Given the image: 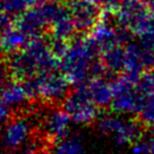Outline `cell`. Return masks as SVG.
<instances>
[{"instance_id":"cell-34","label":"cell","mask_w":154,"mask_h":154,"mask_svg":"<svg viewBox=\"0 0 154 154\" xmlns=\"http://www.w3.org/2000/svg\"><path fill=\"white\" fill-rule=\"evenodd\" d=\"M4 13V8H2V0H0V14Z\"/></svg>"},{"instance_id":"cell-13","label":"cell","mask_w":154,"mask_h":154,"mask_svg":"<svg viewBox=\"0 0 154 154\" xmlns=\"http://www.w3.org/2000/svg\"><path fill=\"white\" fill-rule=\"evenodd\" d=\"M29 40L31 38L27 36V34L23 32L17 25H11L0 33V51L7 56H13L24 48Z\"/></svg>"},{"instance_id":"cell-6","label":"cell","mask_w":154,"mask_h":154,"mask_svg":"<svg viewBox=\"0 0 154 154\" xmlns=\"http://www.w3.org/2000/svg\"><path fill=\"white\" fill-rule=\"evenodd\" d=\"M27 82L36 97L52 104L63 101L69 93L70 83L63 72H57L56 70L42 72Z\"/></svg>"},{"instance_id":"cell-32","label":"cell","mask_w":154,"mask_h":154,"mask_svg":"<svg viewBox=\"0 0 154 154\" xmlns=\"http://www.w3.org/2000/svg\"><path fill=\"white\" fill-rule=\"evenodd\" d=\"M144 1L146 2V5L149 7L151 14L153 15V17H154V0H144Z\"/></svg>"},{"instance_id":"cell-20","label":"cell","mask_w":154,"mask_h":154,"mask_svg":"<svg viewBox=\"0 0 154 154\" xmlns=\"http://www.w3.org/2000/svg\"><path fill=\"white\" fill-rule=\"evenodd\" d=\"M41 0H2L4 11L10 16H20L24 11L38 4Z\"/></svg>"},{"instance_id":"cell-35","label":"cell","mask_w":154,"mask_h":154,"mask_svg":"<svg viewBox=\"0 0 154 154\" xmlns=\"http://www.w3.org/2000/svg\"><path fill=\"white\" fill-rule=\"evenodd\" d=\"M152 133H153V135H154V124L152 125Z\"/></svg>"},{"instance_id":"cell-17","label":"cell","mask_w":154,"mask_h":154,"mask_svg":"<svg viewBox=\"0 0 154 154\" xmlns=\"http://www.w3.org/2000/svg\"><path fill=\"white\" fill-rule=\"evenodd\" d=\"M102 52L101 61L109 72L117 74L126 68V52L125 49H122L120 45L112 47Z\"/></svg>"},{"instance_id":"cell-19","label":"cell","mask_w":154,"mask_h":154,"mask_svg":"<svg viewBox=\"0 0 154 154\" xmlns=\"http://www.w3.org/2000/svg\"><path fill=\"white\" fill-rule=\"evenodd\" d=\"M53 154H84V145L79 136L67 135L56 142Z\"/></svg>"},{"instance_id":"cell-3","label":"cell","mask_w":154,"mask_h":154,"mask_svg":"<svg viewBox=\"0 0 154 154\" xmlns=\"http://www.w3.org/2000/svg\"><path fill=\"white\" fill-rule=\"evenodd\" d=\"M63 5L53 0H44L24 11L19 16L16 25L29 38H38L45 29L51 26L53 19Z\"/></svg>"},{"instance_id":"cell-10","label":"cell","mask_w":154,"mask_h":154,"mask_svg":"<svg viewBox=\"0 0 154 154\" xmlns=\"http://www.w3.org/2000/svg\"><path fill=\"white\" fill-rule=\"evenodd\" d=\"M1 100L14 110L15 108L26 106L31 100L36 99L32 87L27 81L14 79L6 84L0 94Z\"/></svg>"},{"instance_id":"cell-25","label":"cell","mask_w":154,"mask_h":154,"mask_svg":"<svg viewBox=\"0 0 154 154\" xmlns=\"http://www.w3.org/2000/svg\"><path fill=\"white\" fill-rule=\"evenodd\" d=\"M116 31H117V38H118L119 45L121 44L126 45V44L130 43L133 40V36L135 35L129 27L124 26V25H119L118 27H116Z\"/></svg>"},{"instance_id":"cell-23","label":"cell","mask_w":154,"mask_h":154,"mask_svg":"<svg viewBox=\"0 0 154 154\" xmlns=\"http://www.w3.org/2000/svg\"><path fill=\"white\" fill-rule=\"evenodd\" d=\"M140 121L146 125L152 126L154 124V94L146 99L144 106L140 112Z\"/></svg>"},{"instance_id":"cell-26","label":"cell","mask_w":154,"mask_h":154,"mask_svg":"<svg viewBox=\"0 0 154 154\" xmlns=\"http://www.w3.org/2000/svg\"><path fill=\"white\" fill-rule=\"evenodd\" d=\"M138 38H140V44L142 45V48L154 52V29L142 34Z\"/></svg>"},{"instance_id":"cell-4","label":"cell","mask_w":154,"mask_h":154,"mask_svg":"<svg viewBox=\"0 0 154 154\" xmlns=\"http://www.w3.org/2000/svg\"><path fill=\"white\" fill-rule=\"evenodd\" d=\"M115 15L119 25L129 27L137 36L154 29V17L144 0H119Z\"/></svg>"},{"instance_id":"cell-27","label":"cell","mask_w":154,"mask_h":154,"mask_svg":"<svg viewBox=\"0 0 154 154\" xmlns=\"http://www.w3.org/2000/svg\"><path fill=\"white\" fill-rule=\"evenodd\" d=\"M11 113H13V109L7 103L2 101L0 97V128L5 125L6 122L9 121V119L11 118Z\"/></svg>"},{"instance_id":"cell-12","label":"cell","mask_w":154,"mask_h":154,"mask_svg":"<svg viewBox=\"0 0 154 154\" xmlns=\"http://www.w3.org/2000/svg\"><path fill=\"white\" fill-rule=\"evenodd\" d=\"M109 14L110 11L106 10V14L102 16L100 20L95 24V26L91 29V36L95 41V43L97 44L101 51L119 45L116 27L112 26L110 19L108 18Z\"/></svg>"},{"instance_id":"cell-9","label":"cell","mask_w":154,"mask_h":154,"mask_svg":"<svg viewBox=\"0 0 154 154\" xmlns=\"http://www.w3.org/2000/svg\"><path fill=\"white\" fill-rule=\"evenodd\" d=\"M70 117L63 108H53L47 111L42 119V130L51 142H58L68 135Z\"/></svg>"},{"instance_id":"cell-31","label":"cell","mask_w":154,"mask_h":154,"mask_svg":"<svg viewBox=\"0 0 154 154\" xmlns=\"http://www.w3.org/2000/svg\"><path fill=\"white\" fill-rule=\"evenodd\" d=\"M147 146V154H154V136L146 142Z\"/></svg>"},{"instance_id":"cell-33","label":"cell","mask_w":154,"mask_h":154,"mask_svg":"<svg viewBox=\"0 0 154 154\" xmlns=\"http://www.w3.org/2000/svg\"><path fill=\"white\" fill-rule=\"evenodd\" d=\"M0 154H10V152L6 151L5 149H0Z\"/></svg>"},{"instance_id":"cell-36","label":"cell","mask_w":154,"mask_h":154,"mask_svg":"<svg viewBox=\"0 0 154 154\" xmlns=\"http://www.w3.org/2000/svg\"><path fill=\"white\" fill-rule=\"evenodd\" d=\"M1 147H2V146H1V142H0V149H1Z\"/></svg>"},{"instance_id":"cell-21","label":"cell","mask_w":154,"mask_h":154,"mask_svg":"<svg viewBox=\"0 0 154 154\" xmlns=\"http://www.w3.org/2000/svg\"><path fill=\"white\" fill-rule=\"evenodd\" d=\"M124 122H125V120L120 116H106L99 121V129L103 134L113 136L120 129V127L124 125Z\"/></svg>"},{"instance_id":"cell-5","label":"cell","mask_w":154,"mask_h":154,"mask_svg":"<svg viewBox=\"0 0 154 154\" xmlns=\"http://www.w3.org/2000/svg\"><path fill=\"white\" fill-rule=\"evenodd\" d=\"M72 122L78 125H90L99 118V106L91 99L86 83L76 85L63 101Z\"/></svg>"},{"instance_id":"cell-29","label":"cell","mask_w":154,"mask_h":154,"mask_svg":"<svg viewBox=\"0 0 154 154\" xmlns=\"http://www.w3.org/2000/svg\"><path fill=\"white\" fill-rule=\"evenodd\" d=\"M8 72H9L8 65H5L0 61V94L5 88L6 84L8 83Z\"/></svg>"},{"instance_id":"cell-24","label":"cell","mask_w":154,"mask_h":154,"mask_svg":"<svg viewBox=\"0 0 154 154\" xmlns=\"http://www.w3.org/2000/svg\"><path fill=\"white\" fill-rule=\"evenodd\" d=\"M42 149V144L35 140L33 137H31L26 143H25L18 151H16V154H41Z\"/></svg>"},{"instance_id":"cell-28","label":"cell","mask_w":154,"mask_h":154,"mask_svg":"<svg viewBox=\"0 0 154 154\" xmlns=\"http://www.w3.org/2000/svg\"><path fill=\"white\" fill-rule=\"evenodd\" d=\"M95 5H97L99 7H102L106 11H110L115 14L118 5H119V0H92Z\"/></svg>"},{"instance_id":"cell-15","label":"cell","mask_w":154,"mask_h":154,"mask_svg":"<svg viewBox=\"0 0 154 154\" xmlns=\"http://www.w3.org/2000/svg\"><path fill=\"white\" fill-rule=\"evenodd\" d=\"M76 31V24L72 19V16L69 11L68 6H63L51 24L52 38L68 41L69 38H72L75 35Z\"/></svg>"},{"instance_id":"cell-14","label":"cell","mask_w":154,"mask_h":154,"mask_svg":"<svg viewBox=\"0 0 154 154\" xmlns=\"http://www.w3.org/2000/svg\"><path fill=\"white\" fill-rule=\"evenodd\" d=\"M91 99L99 108L111 106L113 100V90L106 77H91L86 82Z\"/></svg>"},{"instance_id":"cell-2","label":"cell","mask_w":154,"mask_h":154,"mask_svg":"<svg viewBox=\"0 0 154 154\" xmlns=\"http://www.w3.org/2000/svg\"><path fill=\"white\" fill-rule=\"evenodd\" d=\"M99 47L92 36H83L69 44L68 51L60 60V69L70 85L86 83L92 66L97 61Z\"/></svg>"},{"instance_id":"cell-7","label":"cell","mask_w":154,"mask_h":154,"mask_svg":"<svg viewBox=\"0 0 154 154\" xmlns=\"http://www.w3.org/2000/svg\"><path fill=\"white\" fill-rule=\"evenodd\" d=\"M33 126L26 117L10 118L8 122L2 126L0 131V142L2 149L10 153L18 151L32 137Z\"/></svg>"},{"instance_id":"cell-22","label":"cell","mask_w":154,"mask_h":154,"mask_svg":"<svg viewBox=\"0 0 154 154\" xmlns=\"http://www.w3.org/2000/svg\"><path fill=\"white\" fill-rule=\"evenodd\" d=\"M136 90L145 97L154 94V74L142 72L138 82L136 84Z\"/></svg>"},{"instance_id":"cell-1","label":"cell","mask_w":154,"mask_h":154,"mask_svg":"<svg viewBox=\"0 0 154 154\" xmlns=\"http://www.w3.org/2000/svg\"><path fill=\"white\" fill-rule=\"evenodd\" d=\"M58 67L60 59L41 36L31 38L20 51L10 56L8 63L11 76L19 81H29L42 72L57 70Z\"/></svg>"},{"instance_id":"cell-11","label":"cell","mask_w":154,"mask_h":154,"mask_svg":"<svg viewBox=\"0 0 154 154\" xmlns=\"http://www.w3.org/2000/svg\"><path fill=\"white\" fill-rule=\"evenodd\" d=\"M147 97L140 94L136 88L122 92L113 96L111 108L116 113L124 115H140Z\"/></svg>"},{"instance_id":"cell-8","label":"cell","mask_w":154,"mask_h":154,"mask_svg":"<svg viewBox=\"0 0 154 154\" xmlns=\"http://www.w3.org/2000/svg\"><path fill=\"white\" fill-rule=\"evenodd\" d=\"M68 8L76 24L77 31H91L100 20L99 6L92 0H72Z\"/></svg>"},{"instance_id":"cell-18","label":"cell","mask_w":154,"mask_h":154,"mask_svg":"<svg viewBox=\"0 0 154 154\" xmlns=\"http://www.w3.org/2000/svg\"><path fill=\"white\" fill-rule=\"evenodd\" d=\"M126 52V72H140L146 69L144 60V50L142 45L136 42H130L126 44L125 48Z\"/></svg>"},{"instance_id":"cell-30","label":"cell","mask_w":154,"mask_h":154,"mask_svg":"<svg viewBox=\"0 0 154 154\" xmlns=\"http://www.w3.org/2000/svg\"><path fill=\"white\" fill-rule=\"evenodd\" d=\"M131 153L135 154H147V146H146V142L143 143V142H137L133 144V147H131Z\"/></svg>"},{"instance_id":"cell-37","label":"cell","mask_w":154,"mask_h":154,"mask_svg":"<svg viewBox=\"0 0 154 154\" xmlns=\"http://www.w3.org/2000/svg\"><path fill=\"white\" fill-rule=\"evenodd\" d=\"M130 154H135V153H130Z\"/></svg>"},{"instance_id":"cell-16","label":"cell","mask_w":154,"mask_h":154,"mask_svg":"<svg viewBox=\"0 0 154 154\" xmlns=\"http://www.w3.org/2000/svg\"><path fill=\"white\" fill-rule=\"evenodd\" d=\"M143 135V128L140 122L135 120H125L124 125L120 127L112 138L117 145H126V144H135L140 140Z\"/></svg>"}]
</instances>
